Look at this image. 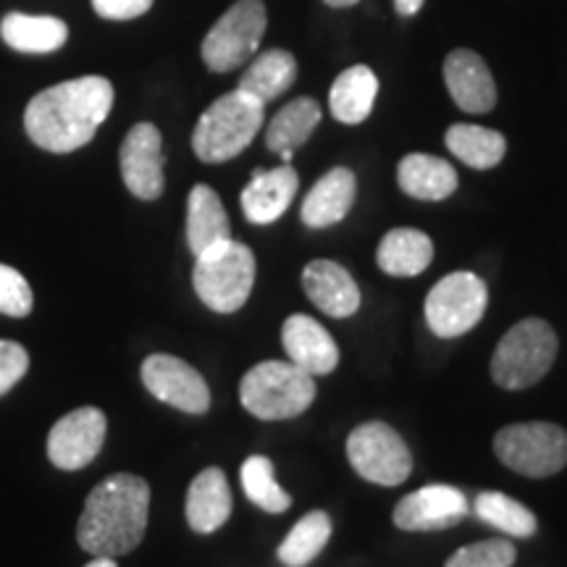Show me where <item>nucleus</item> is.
I'll list each match as a JSON object with an SVG mask.
<instances>
[{
  "label": "nucleus",
  "instance_id": "obj_1",
  "mask_svg": "<svg viewBox=\"0 0 567 567\" xmlns=\"http://www.w3.org/2000/svg\"><path fill=\"white\" fill-rule=\"evenodd\" d=\"M113 109V84L105 76H80L34 95L24 130L48 153H74L95 137Z\"/></svg>",
  "mask_w": 567,
  "mask_h": 567
},
{
  "label": "nucleus",
  "instance_id": "obj_2",
  "mask_svg": "<svg viewBox=\"0 0 567 567\" xmlns=\"http://www.w3.org/2000/svg\"><path fill=\"white\" fill-rule=\"evenodd\" d=\"M151 515V486L132 473H116L84 502L76 542L95 557H122L140 547Z\"/></svg>",
  "mask_w": 567,
  "mask_h": 567
},
{
  "label": "nucleus",
  "instance_id": "obj_3",
  "mask_svg": "<svg viewBox=\"0 0 567 567\" xmlns=\"http://www.w3.org/2000/svg\"><path fill=\"white\" fill-rule=\"evenodd\" d=\"M266 105L243 90L226 92L203 113L195 126L193 147L203 163H226L245 153L264 126Z\"/></svg>",
  "mask_w": 567,
  "mask_h": 567
},
{
  "label": "nucleus",
  "instance_id": "obj_4",
  "mask_svg": "<svg viewBox=\"0 0 567 567\" xmlns=\"http://www.w3.org/2000/svg\"><path fill=\"white\" fill-rule=\"evenodd\" d=\"M239 400L260 421H289L313 405L316 379L295 363L266 360L245 373Z\"/></svg>",
  "mask_w": 567,
  "mask_h": 567
},
{
  "label": "nucleus",
  "instance_id": "obj_5",
  "mask_svg": "<svg viewBox=\"0 0 567 567\" xmlns=\"http://www.w3.org/2000/svg\"><path fill=\"white\" fill-rule=\"evenodd\" d=\"M557 334L542 318H526L502 337L492 358V375L502 389L517 392L538 384L557 360Z\"/></svg>",
  "mask_w": 567,
  "mask_h": 567
},
{
  "label": "nucleus",
  "instance_id": "obj_6",
  "mask_svg": "<svg viewBox=\"0 0 567 567\" xmlns=\"http://www.w3.org/2000/svg\"><path fill=\"white\" fill-rule=\"evenodd\" d=\"M195 292L216 313H237L255 284V255L247 245L226 243L197 255L193 271Z\"/></svg>",
  "mask_w": 567,
  "mask_h": 567
},
{
  "label": "nucleus",
  "instance_id": "obj_7",
  "mask_svg": "<svg viewBox=\"0 0 567 567\" xmlns=\"http://www.w3.org/2000/svg\"><path fill=\"white\" fill-rule=\"evenodd\" d=\"M496 457L528 478H549L567 465V431L557 423H513L494 436Z\"/></svg>",
  "mask_w": 567,
  "mask_h": 567
},
{
  "label": "nucleus",
  "instance_id": "obj_8",
  "mask_svg": "<svg viewBox=\"0 0 567 567\" xmlns=\"http://www.w3.org/2000/svg\"><path fill=\"white\" fill-rule=\"evenodd\" d=\"M264 0H237L203 40V61L216 74L243 66L258 53L266 34Z\"/></svg>",
  "mask_w": 567,
  "mask_h": 567
},
{
  "label": "nucleus",
  "instance_id": "obj_9",
  "mask_svg": "<svg viewBox=\"0 0 567 567\" xmlns=\"http://www.w3.org/2000/svg\"><path fill=\"white\" fill-rule=\"evenodd\" d=\"M488 289L484 279L471 271L444 276L425 297L423 313L431 331L442 339H455L476 329L486 313Z\"/></svg>",
  "mask_w": 567,
  "mask_h": 567
},
{
  "label": "nucleus",
  "instance_id": "obj_10",
  "mask_svg": "<svg viewBox=\"0 0 567 567\" xmlns=\"http://www.w3.org/2000/svg\"><path fill=\"white\" fill-rule=\"evenodd\" d=\"M347 457L358 476L379 486H400L413 473V455L392 425L371 421L347 439Z\"/></svg>",
  "mask_w": 567,
  "mask_h": 567
},
{
  "label": "nucleus",
  "instance_id": "obj_11",
  "mask_svg": "<svg viewBox=\"0 0 567 567\" xmlns=\"http://www.w3.org/2000/svg\"><path fill=\"white\" fill-rule=\"evenodd\" d=\"M142 384L155 400L182 413L203 415L210 408V389L203 375L174 354H151L142 363Z\"/></svg>",
  "mask_w": 567,
  "mask_h": 567
},
{
  "label": "nucleus",
  "instance_id": "obj_12",
  "mask_svg": "<svg viewBox=\"0 0 567 567\" xmlns=\"http://www.w3.org/2000/svg\"><path fill=\"white\" fill-rule=\"evenodd\" d=\"M109 421L97 408H80L63 415L48 436V457L61 471H80L103 450Z\"/></svg>",
  "mask_w": 567,
  "mask_h": 567
},
{
  "label": "nucleus",
  "instance_id": "obj_13",
  "mask_svg": "<svg viewBox=\"0 0 567 567\" xmlns=\"http://www.w3.org/2000/svg\"><path fill=\"white\" fill-rule=\"evenodd\" d=\"M122 179L126 189L140 200H158L166 187L163 176V140L158 126L137 124L132 126L122 142Z\"/></svg>",
  "mask_w": 567,
  "mask_h": 567
},
{
  "label": "nucleus",
  "instance_id": "obj_14",
  "mask_svg": "<svg viewBox=\"0 0 567 567\" xmlns=\"http://www.w3.org/2000/svg\"><path fill=\"white\" fill-rule=\"evenodd\" d=\"M467 513V496L460 488L434 484L396 502L394 526L402 530H444L463 523Z\"/></svg>",
  "mask_w": 567,
  "mask_h": 567
},
{
  "label": "nucleus",
  "instance_id": "obj_15",
  "mask_svg": "<svg viewBox=\"0 0 567 567\" xmlns=\"http://www.w3.org/2000/svg\"><path fill=\"white\" fill-rule=\"evenodd\" d=\"M444 82L457 109L488 113L496 105V84L486 61L478 53L457 48L444 61Z\"/></svg>",
  "mask_w": 567,
  "mask_h": 567
},
{
  "label": "nucleus",
  "instance_id": "obj_16",
  "mask_svg": "<svg viewBox=\"0 0 567 567\" xmlns=\"http://www.w3.org/2000/svg\"><path fill=\"white\" fill-rule=\"evenodd\" d=\"M284 350L289 354V363L300 371L316 375L331 373L339 363V347L316 318L289 316L281 329Z\"/></svg>",
  "mask_w": 567,
  "mask_h": 567
},
{
  "label": "nucleus",
  "instance_id": "obj_17",
  "mask_svg": "<svg viewBox=\"0 0 567 567\" xmlns=\"http://www.w3.org/2000/svg\"><path fill=\"white\" fill-rule=\"evenodd\" d=\"M297 187H300V179H297V172L289 163L268 168V172L258 168L250 184L243 189V210L247 221L258 226L279 221L292 205Z\"/></svg>",
  "mask_w": 567,
  "mask_h": 567
},
{
  "label": "nucleus",
  "instance_id": "obj_18",
  "mask_svg": "<svg viewBox=\"0 0 567 567\" xmlns=\"http://www.w3.org/2000/svg\"><path fill=\"white\" fill-rule=\"evenodd\" d=\"M305 295L331 318H350L360 308V289L347 268L334 260H313L302 271Z\"/></svg>",
  "mask_w": 567,
  "mask_h": 567
},
{
  "label": "nucleus",
  "instance_id": "obj_19",
  "mask_svg": "<svg viewBox=\"0 0 567 567\" xmlns=\"http://www.w3.org/2000/svg\"><path fill=\"white\" fill-rule=\"evenodd\" d=\"M354 195H358V179L350 168H331L302 200V224L310 229H326V226L339 224L350 213Z\"/></svg>",
  "mask_w": 567,
  "mask_h": 567
},
{
  "label": "nucleus",
  "instance_id": "obj_20",
  "mask_svg": "<svg viewBox=\"0 0 567 567\" xmlns=\"http://www.w3.org/2000/svg\"><path fill=\"white\" fill-rule=\"evenodd\" d=\"M231 488L221 467H205L187 492V523L197 534H213L229 520Z\"/></svg>",
  "mask_w": 567,
  "mask_h": 567
},
{
  "label": "nucleus",
  "instance_id": "obj_21",
  "mask_svg": "<svg viewBox=\"0 0 567 567\" xmlns=\"http://www.w3.org/2000/svg\"><path fill=\"white\" fill-rule=\"evenodd\" d=\"M396 184H400L402 193L415 197V200L439 203L457 189V172L452 163L436 158V155L410 153L400 161Z\"/></svg>",
  "mask_w": 567,
  "mask_h": 567
},
{
  "label": "nucleus",
  "instance_id": "obj_22",
  "mask_svg": "<svg viewBox=\"0 0 567 567\" xmlns=\"http://www.w3.org/2000/svg\"><path fill=\"white\" fill-rule=\"evenodd\" d=\"M231 239L229 216H226L221 197L208 184H197L187 200V245L193 255H203L210 247Z\"/></svg>",
  "mask_w": 567,
  "mask_h": 567
},
{
  "label": "nucleus",
  "instance_id": "obj_23",
  "mask_svg": "<svg viewBox=\"0 0 567 567\" xmlns=\"http://www.w3.org/2000/svg\"><path fill=\"white\" fill-rule=\"evenodd\" d=\"M318 124H321V105L313 97H297L271 118L266 130V147L289 163L297 147H302L318 130Z\"/></svg>",
  "mask_w": 567,
  "mask_h": 567
},
{
  "label": "nucleus",
  "instance_id": "obj_24",
  "mask_svg": "<svg viewBox=\"0 0 567 567\" xmlns=\"http://www.w3.org/2000/svg\"><path fill=\"white\" fill-rule=\"evenodd\" d=\"M434 258V245L429 234L417 229H392L381 239L375 264L389 276L396 279H410V276L423 274Z\"/></svg>",
  "mask_w": 567,
  "mask_h": 567
},
{
  "label": "nucleus",
  "instance_id": "obj_25",
  "mask_svg": "<svg viewBox=\"0 0 567 567\" xmlns=\"http://www.w3.org/2000/svg\"><path fill=\"white\" fill-rule=\"evenodd\" d=\"M375 95H379V80L371 69L358 63V66L342 71L331 84V113L342 124H363L371 116Z\"/></svg>",
  "mask_w": 567,
  "mask_h": 567
},
{
  "label": "nucleus",
  "instance_id": "obj_26",
  "mask_svg": "<svg viewBox=\"0 0 567 567\" xmlns=\"http://www.w3.org/2000/svg\"><path fill=\"white\" fill-rule=\"evenodd\" d=\"M6 45L19 53H53L69 40V27L55 17H27L9 13L0 21Z\"/></svg>",
  "mask_w": 567,
  "mask_h": 567
},
{
  "label": "nucleus",
  "instance_id": "obj_27",
  "mask_svg": "<svg viewBox=\"0 0 567 567\" xmlns=\"http://www.w3.org/2000/svg\"><path fill=\"white\" fill-rule=\"evenodd\" d=\"M444 142L457 161L476 168V172L494 168L507 153L505 134L478 124H452L444 134Z\"/></svg>",
  "mask_w": 567,
  "mask_h": 567
},
{
  "label": "nucleus",
  "instance_id": "obj_28",
  "mask_svg": "<svg viewBox=\"0 0 567 567\" xmlns=\"http://www.w3.org/2000/svg\"><path fill=\"white\" fill-rule=\"evenodd\" d=\"M295 80H297L295 55L274 48V51L260 53L258 59L250 63V69L243 74L237 90L247 92V95H252L255 101L266 105L292 87Z\"/></svg>",
  "mask_w": 567,
  "mask_h": 567
},
{
  "label": "nucleus",
  "instance_id": "obj_29",
  "mask_svg": "<svg viewBox=\"0 0 567 567\" xmlns=\"http://www.w3.org/2000/svg\"><path fill=\"white\" fill-rule=\"evenodd\" d=\"M473 513H476L484 523H488L492 528L515 538H530L538 528L536 515L530 513L526 505H520V502L513 499V496L499 494V492L478 494L476 505H473Z\"/></svg>",
  "mask_w": 567,
  "mask_h": 567
},
{
  "label": "nucleus",
  "instance_id": "obj_30",
  "mask_svg": "<svg viewBox=\"0 0 567 567\" xmlns=\"http://www.w3.org/2000/svg\"><path fill=\"white\" fill-rule=\"evenodd\" d=\"M331 536V520L321 509H313L289 530L279 547V559L287 567H305L321 555Z\"/></svg>",
  "mask_w": 567,
  "mask_h": 567
},
{
  "label": "nucleus",
  "instance_id": "obj_31",
  "mask_svg": "<svg viewBox=\"0 0 567 567\" xmlns=\"http://www.w3.org/2000/svg\"><path fill=\"white\" fill-rule=\"evenodd\" d=\"M243 488L247 499L252 505H258L266 513H287L292 507V496H289L279 486V481L274 476V463L264 455H252L245 460L243 465Z\"/></svg>",
  "mask_w": 567,
  "mask_h": 567
},
{
  "label": "nucleus",
  "instance_id": "obj_32",
  "mask_svg": "<svg viewBox=\"0 0 567 567\" xmlns=\"http://www.w3.org/2000/svg\"><path fill=\"white\" fill-rule=\"evenodd\" d=\"M515 547L507 538H488L457 549L444 567H513Z\"/></svg>",
  "mask_w": 567,
  "mask_h": 567
},
{
  "label": "nucleus",
  "instance_id": "obj_33",
  "mask_svg": "<svg viewBox=\"0 0 567 567\" xmlns=\"http://www.w3.org/2000/svg\"><path fill=\"white\" fill-rule=\"evenodd\" d=\"M32 289L17 268L0 264V313L11 318H24L32 313Z\"/></svg>",
  "mask_w": 567,
  "mask_h": 567
},
{
  "label": "nucleus",
  "instance_id": "obj_34",
  "mask_svg": "<svg viewBox=\"0 0 567 567\" xmlns=\"http://www.w3.org/2000/svg\"><path fill=\"white\" fill-rule=\"evenodd\" d=\"M27 368H30V354L24 347L11 339H0V396L24 379Z\"/></svg>",
  "mask_w": 567,
  "mask_h": 567
},
{
  "label": "nucleus",
  "instance_id": "obj_35",
  "mask_svg": "<svg viewBox=\"0 0 567 567\" xmlns=\"http://www.w3.org/2000/svg\"><path fill=\"white\" fill-rule=\"evenodd\" d=\"M97 17L109 21H130L153 9V0H92Z\"/></svg>",
  "mask_w": 567,
  "mask_h": 567
},
{
  "label": "nucleus",
  "instance_id": "obj_36",
  "mask_svg": "<svg viewBox=\"0 0 567 567\" xmlns=\"http://www.w3.org/2000/svg\"><path fill=\"white\" fill-rule=\"evenodd\" d=\"M425 0H394V11L400 13V17H415L417 11L423 9Z\"/></svg>",
  "mask_w": 567,
  "mask_h": 567
},
{
  "label": "nucleus",
  "instance_id": "obj_37",
  "mask_svg": "<svg viewBox=\"0 0 567 567\" xmlns=\"http://www.w3.org/2000/svg\"><path fill=\"white\" fill-rule=\"evenodd\" d=\"M84 567H116V559H113V557H95L90 565H84Z\"/></svg>",
  "mask_w": 567,
  "mask_h": 567
},
{
  "label": "nucleus",
  "instance_id": "obj_38",
  "mask_svg": "<svg viewBox=\"0 0 567 567\" xmlns=\"http://www.w3.org/2000/svg\"><path fill=\"white\" fill-rule=\"evenodd\" d=\"M326 6H331V9H350V6L360 3V0H323Z\"/></svg>",
  "mask_w": 567,
  "mask_h": 567
}]
</instances>
